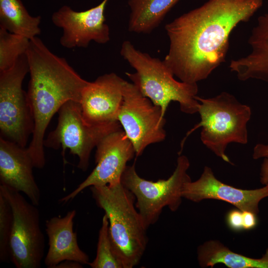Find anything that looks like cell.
<instances>
[{"instance_id":"6da1fadb","label":"cell","mask_w":268,"mask_h":268,"mask_svg":"<svg viewBox=\"0 0 268 268\" xmlns=\"http://www.w3.org/2000/svg\"><path fill=\"white\" fill-rule=\"evenodd\" d=\"M263 0H208L167 23L163 60L181 81L197 83L225 62L231 32L248 22Z\"/></svg>"},{"instance_id":"7a4b0ae2","label":"cell","mask_w":268,"mask_h":268,"mask_svg":"<svg viewBox=\"0 0 268 268\" xmlns=\"http://www.w3.org/2000/svg\"><path fill=\"white\" fill-rule=\"evenodd\" d=\"M30 78L27 92L34 128L27 147L34 167L45 164V131L53 116L68 101L80 103L89 81L83 79L67 60L53 53L38 37L30 40L26 53Z\"/></svg>"},{"instance_id":"3957f363","label":"cell","mask_w":268,"mask_h":268,"mask_svg":"<svg viewBox=\"0 0 268 268\" xmlns=\"http://www.w3.org/2000/svg\"><path fill=\"white\" fill-rule=\"evenodd\" d=\"M97 206L109 220V232L115 254L124 268L140 262L148 238L141 216L135 205L134 194L121 183L89 187Z\"/></svg>"},{"instance_id":"277c9868","label":"cell","mask_w":268,"mask_h":268,"mask_svg":"<svg viewBox=\"0 0 268 268\" xmlns=\"http://www.w3.org/2000/svg\"><path fill=\"white\" fill-rule=\"evenodd\" d=\"M120 54L135 70L126 74L144 96L161 108L163 116L172 101L178 102L181 111L186 114L198 112L197 83L176 80L163 60L137 50L129 41L122 43Z\"/></svg>"},{"instance_id":"5b68a950","label":"cell","mask_w":268,"mask_h":268,"mask_svg":"<svg viewBox=\"0 0 268 268\" xmlns=\"http://www.w3.org/2000/svg\"><path fill=\"white\" fill-rule=\"evenodd\" d=\"M201 121L189 131L181 143L182 151L187 138L195 131L201 128L202 142L217 156L232 164L225 151L228 144L248 142L247 124L251 117V109L240 103L227 92L213 97L203 98L198 96Z\"/></svg>"},{"instance_id":"8992f818","label":"cell","mask_w":268,"mask_h":268,"mask_svg":"<svg viewBox=\"0 0 268 268\" xmlns=\"http://www.w3.org/2000/svg\"><path fill=\"white\" fill-rule=\"evenodd\" d=\"M190 166L188 157L179 155L171 176L156 182L140 177L134 163L126 166L121 183L134 196L135 207L147 229L157 221L164 207H168L172 211L178 209L183 198L184 186L192 181L188 174Z\"/></svg>"},{"instance_id":"52a82bcc","label":"cell","mask_w":268,"mask_h":268,"mask_svg":"<svg viewBox=\"0 0 268 268\" xmlns=\"http://www.w3.org/2000/svg\"><path fill=\"white\" fill-rule=\"evenodd\" d=\"M29 71L25 53L11 67L0 71V137L22 147H26L34 128L27 92L22 89L23 80Z\"/></svg>"},{"instance_id":"ba28073f","label":"cell","mask_w":268,"mask_h":268,"mask_svg":"<svg viewBox=\"0 0 268 268\" xmlns=\"http://www.w3.org/2000/svg\"><path fill=\"white\" fill-rule=\"evenodd\" d=\"M59 117L56 129L44 139V145L58 149L62 148L63 155L66 149L76 155L79 162L77 167L87 170L93 149L106 135L122 129L118 121L99 125L87 123L84 120L80 103L68 101L58 111Z\"/></svg>"},{"instance_id":"9c48e42d","label":"cell","mask_w":268,"mask_h":268,"mask_svg":"<svg viewBox=\"0 0 268 268\" xmlns=\"http://www.w3.org/2000/svg\"><path fill=\"white\" fill-rule=\"evenodd\" d=\"M0 194L13 214L10 241V260L17 268H39L44 256L45 237L40 227L37 206L18 192L0 185Z\"/></svg>"},{"instance_id":"30bf717a","label":"cell","mask_w":268,"mask_h":268,"mask_svg":"<svg viewBox=\"0 0 268 268\" xmlns=\"http://www.w3.org/2000/svg\"><path fill=\"white\" fill-rule=\"evenodd\" d=\"M132 143L136 157L148 145L163 141L166 123L161 108L144 96L133 83L125 81L123 100L117 118Z\"/></svg>"},{"instance_id":"8fae6325","label":"cell","mask_w":268,"mask_h":268,"mask_svg":"<svg viewBox=\"0 0 268 268\" xmlns=\"http://www.w3.org/2000/svg\"><path fill=\"white\" fill-rule=\"evenodd\" d=\"M96 147L95 167L74 190L59 200L60 203L72 200L88 187L121 183L127 162L135 155L132 143L122 129L104 136Z\"/></svg>"},{"instance_id":"7c38bea8","label":"cell","mask_w":268,"mask_h":268,"mask_svg":"<svg viewBox=\"0 0 268 268\" xmlns=\"http://www.w3.org/2000/svg\"><path fill=\"white\" fill-rule=\"evenodd\" d=\"M108 0L82 11L64 5L53 13V24L63 30L60 43L66 48H86L91 41L105 44L110 40V29L105 23L104 10Z\"/></svg>"},{"instance_id":"4fadbf2b","label":"cell","mask_w":268,"mask_h":268,"mask_svg":"<svg viewBox=\"0 0 268 268\" xmlns=\"http://www.w3.org/2000/svg\"><path fill=\"white\" fill-rule=\"evenodd\" d=\"M182 196L195 202L207 199L223 201L241 211H249L257 215L260 201L268 197V184L253 190L237 188L218 180L211 168L205 166L197 180L185 184Z\"/></svg>"},{"instance_id":"5bb4252c","label":"cell","mask_w":268,"mask_h":268,"mask_svg":"<svg viewBox=\"0 0 268 268\" xmlns=\"http://www.w3.org/2000/svg\"><path fill=\"white\" fill-rule=\"evenodd\" d=\"M125 81L112 72L89 82L83 89L80 102L82 116L87 123L99 125L118 121Z\"/></svg>"},{"instance_id":"9a60e30c","label":"cell","mask_w":268,"mask_h":268,"mask_svg":"<svg viewBox=\"0 0 268 268\" xmlns=\"http://www.w3.org/2000/svg\"><path fill=\"white\" fill-rule=\"evenodd\" d=\"M33 167L27 147L0 137V185L23 193L38 206L41 194L33 174Z\"/></svg>"},{"instance_id":"2e32d148","label":"cell","mask_w":268,"mask_h":268,"mask_svg":"<svg viewBox=\"0 0 268 268\" xmlns=\"http://www.w3.org/2000/svg\"><path fill=\"white\" fill-rule=\"evenodd\" d=\"M74 209L63 217L54 216L46 222V232L48 237L49 249L44 259L45 265L55 268L61 262L73 261L88 265L89 257L79 247L77 234L73 231Z\"/></svg>"},{"instance_id":"e0dca14e","label":"cell","mask_w":268,"mask_h":268,"mask_svg":"<svg viewBox=\"0 0 268 268\" xmlns=\"http://www.w3.org/2000/svg\"><path fill=\"white\" fill-rule=\"evenodd\" d=\"M248 42L250 53L232 60L230 69L240 80L255 79L268 83V12L258 17Z\"/></svg>"},{"instance_id":"ac0fdd59","label":"cell","mask_w":268,"mask_h":268,"mask_svg":"<svg viewBox=\"0 0 268 268\" xmlns=\"http://www.w3.org/2000/svg\"><path fill=\"white\" fill-rule=\"evenodd\" d=\"M197 259L201 268H213L222 264L229 268H268V248L260 258L235 253L218 240H210L197 249Z\"/></svg>"},{"instance_id":"d6986e66","label":"cell","mask_w":268,"mask_h":268,"mask_svg":"<svg viewBox=\"0 0 268 268\" xmlns=\"http://www.w3.org/2000/svg\"><path fill=\"white\" fill-rule=\"evenodd\" d=\"M180 0H129L131 13L128 30L149 34L162 22L166 14Z\"/></svg>"},{"instance_id":"ffe728a7","label":"cell","mask_w":268,"mask_h":268,"mask_svg":"<svg viewBox=\"0 0 268 268\" xmlns=\"http://www.w3.org/2000/svg\"><path fill=\"white\" fill-rule=\"evenodd\" d=\"M41 17L32 16L20 0H0V28L29 40L41 33Z\"/></svg>"},{"instance_id":"44dd1931","label":"cell","mask_w":268,"mask_h":268,"mask_svg":"<svg viewBox=\"0 0 268 268\" xmlns=\"http://www.w3.org/2000/svg\"><path fill=\"white\" fill-rule=\"evenodd\" d=\"M30 40L0 28V71L11 67L17 59L25 54Z\"/></svg>"},{"instance_id":"7402d4cb","label":"cell","mask_w":268,"mask_h":268,"mask_svg":"<svg viewBox=\"0 0 268 268\" xmlns=\"http://www.w3.org/2000/svg\"><path fill=\"white\" fill-rule=\"evenodd\" d=\"M88 265L92 268H124L114 253L109 232V220L105 214L99 231L96 255Z\"/></svg>"},{"instance_id":"603a6c76","label":"cell","mask_w":268,"mask_h":268,"mask_svg":"<svg viewBox=\"0 0 268 268\" xmlns=\"http://www.w3.org/2000/svg\"><path fill=\"white\" fill-rule=\"evenodd\" d=\"M13 224L11 208L0 194V261L8 262L10 260V241Z\"/></svg>"},{"instance_id":"cb8c5ba5","label":"cell","mask_w":268,"mask_h":268,"mask_svg":"<svg viewBox=\"0 0 268 268\" xmlns=\"http://www.w3.org/2000/svg\"><path fill=\"white\" fill-rule=\"evenodd\" d=\"M226 221L229 227L233 231L243 230L242 211L238 208L230 210L226 216Z\"/></svg>"},{"instance_id":"d4e9b609","label":"cell","mask_w":268,"mask_h":268,"mask_svg":"<svg viewBox=\"0 0 268 268\" xmlns=\"http://www.w3.org/2000/svg\"><path fill=\"white\" fill-rule=\"evenodd\" d=\"M243 212V229L249 230L253 229L257 225V214L249 211Z\"/></svg>"},{"instance_id":"484cf974","label":"cell","mask_w":268,"mask_h":268,"mask_svg":"<svg viewBox=\"0 0 268 268\" xmlns=\"http://www.w3.org/2000/svg\"><path fill=\"white\" fill-rule=\"evenodd\" d=\"M253 158L254 159L268 158V144H256L253 149Z\"/></svg>"},{"instance_id":"4316f807","label":"cell","mask_w":268,"mask_h":268,"mask_svg":"<svg viewBox=\"0 0 268 268\" xmlns=\"http://www.w3.org/2000/svg\"><path fill=\"white\" fill-rule=\"evenodd\" d=\"M260 182L262 185L268 184V158H264L260 170Z\"/></svg>"},{"instance_id":"83f0119b","label":"cell","mask_w":268,"mask_h":268,"mask_svg":"<svg viewBox=\"0 0 268 268\" xmlns=\"http://www.w3.org/2000/svg\"><path fill=\"white\" fill-rule=\"evenodd\" d=\"M82 265L77 262L66 260L59 263L55 268H81Z\"/></svg>"}]
</instances>
